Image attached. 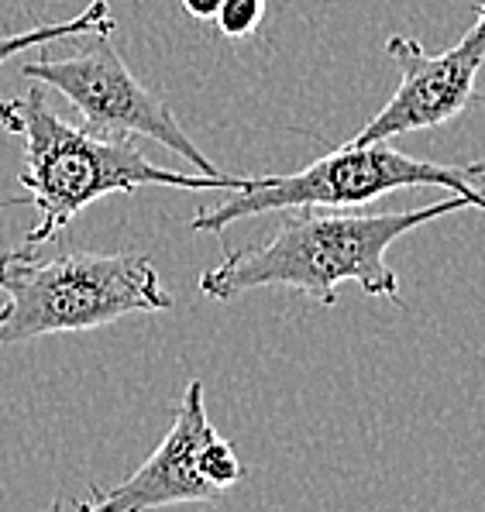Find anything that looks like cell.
<instances>
[{"label":"cell","instance_id":"8","mask_svg":"<svg viewBox=\"0 0 485 512\" xmlns=\"http://www.w3.org/2000/svg\"><path fill=\"white\" fill-rule=\"evenodd\" d=\"M114 18L107 0H90L76 18L56 21V25H38L28 31H14V35H0V66L11 55L35 49V45H52L62 38H93V35H114Z\"/></svg>","mask_w":485,"mask_h":512},{"label":"cell","instance_id":"5","mask_svg":"<svg viewBox=\"0 0 485 512\" xmlns=\"http://www.w3.org/2000/svg\"><path fill=\"white\" fill-rule=\"evenodd\" d=\"M18 73L42 83L45 90L62 93L80 110L86 131H97L107 138L142 135L186 159L197 172L221 176V169L190 141L176 114L131 73L128 62L111 45V35H93V42H86L83 49H76L66 59H45V55L31 59Z\"/></svg>","mask_w":485,"mask_h":512},{"label":"cell","instance_id":"11","mask_svg":"<svg viewBox=\"0 0 485 512\" xmlns=\"http://www.w3.org/2000/svg\"><path fill=\"white\" fill-rule=\"evenodd\" d=\"M221 4H224V0H183L186 11H190L193 18H200V21H214L217 11H221Z\"/></svg>","mask_w":485,"mask_h":512},{"label":"cell","instance_id":"4","mask_svg":"<svg viewBox=\"0 0 485 512\" xmlns=\"http://www.w3.org/2000/svg\"><path fill=\"white\" fill-rule=\"evenodd\" d=\"M441 186L465 196L475 210L485 214V165H441L413 159L396 152L389 141H369V145H344L320 155L300 172L289 176H265V179H241L231 189V200L200 210L190 220V231L197 234H221L231 224L248 217H262L272 210H296V207H362L396 189H420Z\"/></svg>","mask_w":485,"mask_h":512},{"label":"cell","instance_id":"12","mask_svg":"<svg viewBox=\"0 0 485 512\" xmlns=\"http://www.w3.org/2000/svg\"><path fill=\"white\" fill-rule=\"evenodd\" d=\"M28 203V193H21V196H0V210L4 207H25Z\"/></svg>","mask_w":485,"mask_h":512},{"label":"cell","instance_id":"3","mask_svg":"<svg viewBox=\"0 0 485 512\" xmlns=\"http://www.w3.org/2000/svg\"><path fill=\"white\" fill-rule=\"evenodd\" d=\"M0 293L7 296L0 348L172 310L155 262L138 251H62L56 258L28 248L0 251Z\"/></svg>","mask_w":485,"mask_h":512},{"label":"cell","instance_id":"6","mask_svg":"<svg viewBox=\"0 0 485 512\" xmlns=\"http://www.w3.org/2000/svg\"><path fill=\"white\" fill-rule=\"evenodd\" d=\"M386 55L400 66V86L348 145H369L406 131L441 128L472 107L475 80L485 66V4H475L472 28L448 52L430 55L417 38L393 35L386 42Z\"/></svg>","mask_w":485,"mask_h":512},{"label":"cell","instance_id":"1","mask_svg":"<svg viewBox=\"0 0 485 512\" xmlns=\"http://www.w3.org/2000/svg\"><path fill=\"white\" fill-rule=\"evenodd\" d=\"M465 207L472 203L458 193L396 214H334L331 207L324 214V207H296L269 241L228 251L221 262L210 265L200 275V293L224 303L252 289L283 286L317 299L320 306H334L341 282H355L365 296L400 303V275L386 262L389 244Z\"/></svg>","mask_w":485,"mask_h":512},{"label":"cell","instance_id":"13","mask_svg":"<svg viewBox=\"0 0 485 512\" xmlns=\"http://www.w3.org/2000/svg\"><path fill=\"white\" fill-rule=\"evenodd\" d=\"M0 320H4V306H0Z\"/></svg>","mask_w":485,"mask_h":512},{"label":"cell","instance_id":"10","mask_svg":"<svg viewBox=\"0 0 485 512\" xmlns=\"http://www.w3.org/2000/svg\"><path fill=\"white\" fill-rule=\"evenodd\" d=\"M262 11H265V0H224L214 21H217V28H221V35L245 38L258 28Z\"/></svg>","mask_w":485,"mask_h":512},{"label":"cell","instance_id":"9","mask_svg":"<svg viewBox=\"0 0 485 512\" xmlns=\"http://www.w3.org/2000/svg\"><path fill=\"white\" fill-rule=\"evenodd\" d=\"M200 471H203V478L214 482L221 492H231V488L245 478V464L238 461V454H234V447L228 440H221L217 433L200 447Z\"/></svg>","mask_w":485,"mask_h":512},{"label":"cell","instance_id":"2","mask_svg":"<svg viewBox=\"0 0 485 512\" xmlns=\"http://www.w3.org/2000/svg\"><path fill=\"white\" fill-rule=\"evenodd\" d=\"M0 128L25 138L21 186L28 207L38 210V224L28 231V248L56 241L93 200L111 193H135L142 186L169 189H238L234 176L176 172L148 162L131 138H107L73 128L45 104L42 86L0 100Z\"/></svg>","mask_w":485,"mask_h":512},{"label":"cell","instance_id":"7","mask_svg":"<svg viewBox=\"0 0 485 512\" xmlns=\"http://www.w3.org/2000/svg\"><path fill=\"white\" fill-rule=\"evenodd\" d=\"M214 423L207 420L203 406V382L193 378L186 385L183 403L176 406L172 427L159 447L145 458L135 475H128L111 492H97L90 502H76L83 509L100 512H142L162 506H183V502H217L221 488L207 482L200 471V447L214 437Z\"/></svg>","mask_w":485,"mask_h":512}]
</instances>
